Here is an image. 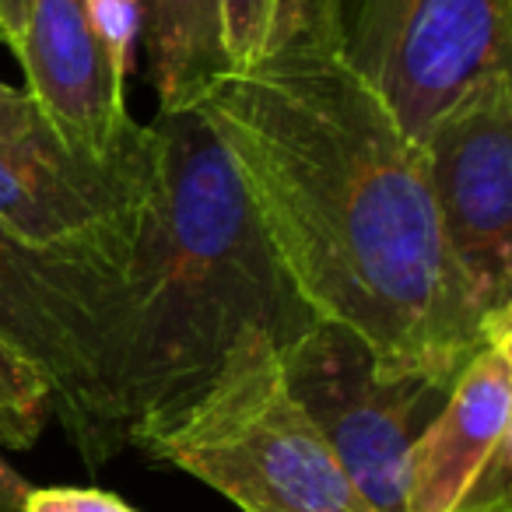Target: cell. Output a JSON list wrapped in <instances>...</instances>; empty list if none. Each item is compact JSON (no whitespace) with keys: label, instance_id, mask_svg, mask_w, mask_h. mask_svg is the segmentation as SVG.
<instances>
[{"label":"cell","instance_id":"9","mask_svg":"<svg viewBox=\"0 0 512 512\" xmlns=\"http://www.w3.org/2000/svg\"><path fill=\"white\" fill-rule=\"evenodd\" d=\"M15 60L29 99L74 151L109 162L148 137L127 113L130 64L109 46L95 0H25Z\"/></svg>","mask_w":512,"mask_h":512},{"label":"cell","instance_id":"5","mask_svg":"<svg viewBox=\"0 0 512 512\" xmlns=\"http://www.w3.org/2000/svg\"><path fill=\"white\" fill-rule=\"evenodd\" d=\"M288 15L386 102L411 141L474 81L512 74V0H288Z\"/></svg>","mask_w":512,"mask_h":512},{"label":"cell","instance_id":"13","mask_svg":"<svg viewBox=\"0 0 512 512\" xmlns=\"http://www.w3.org/2000/svg\"><path fill=\"white\" fill-rule=\"evenodd\" d=\"M288 0H221V46L228 71H249L264 60L271 43L281 36Z\"/></svg>","mask_w":512,"mask_h":512},{"label":"cell","instance_id":"14","mask_svg":"<svg viewBox=\"0 0 512 512\" xmlns=\"http://www.w3.org/2000/svg\"><path fill=\"white\" fill-rule=\"evenodd\" d=\"M22 512H137L99 488H32Z\"/></svg>","mask_w":512,"mask_h":512},{"label":"cell","instance_id":"4","mask_svg":"<svg viewBox=\"0 0 512 512\" xmlns=\"http://www.w3.org/2000/svg\"><path fill=\"white\" fill-rule=\"evenodd\" d=\"M127 274L39 249L0 225V341L15 348L53 397L88 467L127 449L116 407Z\"/></svg>","mask_w":512,"mask_h":512},{"label":"cell","instance_id":"11","mask_svg":"<svg viewBox=\"0 0 512 512\" xmlns=\"http://www.w3.org/2000/svg\"><path fill=\"white\" fill-rule=\"evenodd\" d=\"M158 113H190L228 78L221 0H134Z\"/></svg>","mask_w":512,"mask_h":512},{"label":"cell","instance_id":"7","mask_svg":"<svg viewBox=\"0 0 512 512\" xmlns=\"http://www.w3.org/2000/svg\"><path fill=\"white\" fill-rule=\"evenodd\" d=\"M281 372L372 512H407V456L449 390L386 379L376 355L341 323L313 320L278 348Z\"/></svg>","mask_w":512,"mask_h":512},{"label":"cell","instance_id":"8","mask_svg":"<svg viewBox=\"0 0 512 512\" xmlns=\"http://www.w3.org/2000/svg\"><path fill=\"white\" fill-rule=\"evenodd\" d=\"M414 144L470 295L491 323L512 320V74L474 81Z\"/></svg>","mask_w":512,"mask_h":512},{"label":"cell","instance_id":"12","mask_svg":"<svg viewBox=\"0 0 512 512\" xmlns=\"http://www.w3.org/2000/svg\"><path fill=\"white\" fill-rule=\"evenodd\" d=\"M53 418V397L46 379L0 341V446L32 449Z\"/></svg>","mask_w":512,"mask_h":512},{"label":"cell","instance_id":"16","mask_svg":"<svg viewBox=\"0 0 512 512\" xmlns=\"http://www.w3.org/2000/svg\"><path fill=\"white\" fill-rule=\"evenodd\" d=\"M22 32H25V0H0V43L8 46V53L22 50Z\"/></svg>","mask_w":512,"mask_h":512},{"label":"cell","instance_id":"1","mask_svg":"<svg viewBox=\"0 0 512 512\" xmlns=\"http://www.w3.org/2000/svg\"><path fill=\"white\" fill-rule=\"evenodd\" d=\"M200 113L225 144L281 267L386 379L449 390L512 320L491 323L442 235L421 148L302 18Z\"/></svg>","mask_w":512,"mask_h":512},{"label":"cell","instance_id":"15","mask_svg":"<svg viewBox=\"0 0 512 512\" xmlns=\"http://www.w3.org/2000/svg\"><path fill=\"white\" fill-rule=\"evenodd\" d=\"M29 491H32V484L0 456V512H22Z\"/></svg>","mask_w":512,"mask_h":512},{"label":"cell","instance_id":"3","mask_svg":"<svg viewBox=\"0 0 512 512\" xmlns=\"http://www.w3.org/2000/svg\"><path fill=\"white\" fill-rule=\"evenodd\" d=\"M137 449L242 512H372L288 390L278 344L256 327L239 334L200 397Z\"/></svg>","mask_w":512,"mask_h":512},{"label":"cell","instance_id":"6","mask_svg":"<svg viewBox=\"0 0 512 512\" xmlns=\"http://www.w3.org/2000/svg\"><path fill=\"white\" fill-rule=\"evenodd\" d=\"M155 162V127L99 162L53 130L25 88L0 81V225L18 239L127 274Z\"/></svg>","mask_w":512,"mask_h":512},{"label":"cell","instance_id":"10","mask_svg":"<svg viewBox=\"0 0 512 512\" xmlns=\"http://www.w3.org/2000/svg\"><path fill=\"white\" fill-rule=\"evenodd\" d=\"M512 456V327L463 365L407 456V512H453L470 484Z\"/></svg>","mask_w":512,"mask_h":512},{"label":"cell","instance_id":"2","mask_svg":"<svg viewBox=\"0 0 512 512\" xmlns=\"http://www.w3.org/2000/svg\"><path fill=\"white\" fill-rule=\"evenodd\" d=\"M158 162L123 292L116 407L127 446L200 397L239 334L288 344L316 320L200 109L158 113Z\"/></svg>","mask_w":512,"mask_h":512}]
</instances>
